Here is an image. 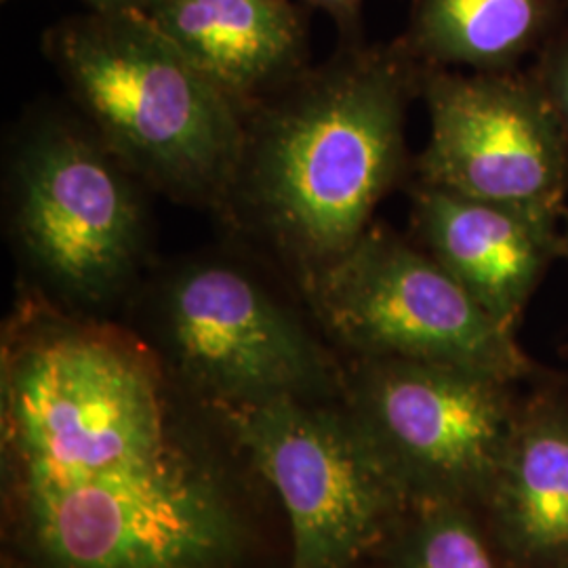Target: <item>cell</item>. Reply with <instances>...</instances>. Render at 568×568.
<instances>
[{"label": "cell", "instance_id": "cell-1", "mask_svg": "<svg viewBox=\"0 0 568 568\" xmlns=\"http://www.w3.org/2000/svg\"><path fill=\"white\" fill-rule=\"evenodd\" d=\"M9 499L41 568H227L241 520L140 345L44 316L2 354Z\"/></svg>", "mask_w": 568, "mask_h": 568}, {"label": "cell", "instance_id": "cell-2", "mask_svg": "<svg viewBox=\"0 0 568 568\" xmlns=\"http://www.w3.org/2000/svg\"><path fill=\"white\" fill-rule=\"evenodd\" d=\"M413 53L345 49L246 126L236 187L305 276L361 241L405 166Z\"/></svg>", "mask_w": 568, "mask_h": 568}, {"label": "cell", "instance_id": "cell-3", "mask_svg": "<svg viewBox=\"0 0 568 568\" xmlns=\"http://www.w3.org/2000/svg\"><path fill=\"white\" fill-rule=\"evenodd\" d=\"M47 53L103 145L169 194L224 199L246 145L244 112L140 11H89Z\"/></svg>", "mask_w": 568, "mask_h": 568}, {"label": "cell", "instance_id": "cell-4", "mask_svg": "<svg viewBox=\"0 0 568 568\" xmlns=\"http://www.w3.org/2000/svg\"><path fill=\"white\" fill-rule=\"evenodd\" d=\"M305 288L326 331L361 358L466 366L508 384L530 371L514 328L429 251L387 230L368 227Z\"/></svg>", "mask_w": 568, "mask_h": 568}, {"label": "cell", "instance_id": "cell-5", "mask_svg": "<svg viewBox=\"0 0 568 568\" xmlns=\"http://www.w3.org/2000/svg\"><path fill=\"white\" fill-rule=\"evenodd\" d=\"M220 413L283 501L288 568L352 567L410 501L349 406L284 398Z\"/></svg>", "mask_w": 568, "mask_h": 568}, {"label": "cell", "instance_id": "cell-6", "mask_svg": "<svg viewBox=\"0 0 568 568\" xmlns=\"http://www.w3.org/2000/svg\"><path fill=\"white\" fill-rule=\"evenodd\" d=\"M508 386L466 366L361 358L345 394L410 501L467 506L485 504L518 424Z\"/></svg>", "mask_w": 568, "mask_h": 568}, {"label": "cell", "instance_id": "cell-7", "mask_svg": "<svg viewBox=\"0 0 568 568\" xmlns=\"http://www.w3.org/2000/svg\"><path fill=\"white\" fill-rule=\"evenodd\" d=\"M164 331L185 382L220 410L284 398L326 403L345 387L305 326L234 265L206 262L175 274Z\"/></svg>", "mask_w": 568, "mask_h": 568}, {"label": "cell", "instance_id": "cell-8", "mask_svg": "<svg viewBox=\"0 0 568 568\" xmlns=\"http://www.w3.org/2000/svg\"><path fill=\"white\" fill-rule=\"evenodd\" d=\"M422 91L429 116L424 185L560 217L568 138L539 84L506 72L434 68Z\"/></svg>", "mask_w": 568, "mask_h": 568}, {"label": "cell", "instance_id": "cell-9", "mask_svg": "<svg viewBox=\"0 0 568 568\" xmlns=\"http://www.w3.org/2000/svg\"><path fill=\"white\" fill-rule=\"evenodd\" d=\"M124 169L105 145L60 126L21 154V244L42 276L74 300H108L140 260L142 209Z\"/></svg>", "mask_w": 568, "mask_h": 568}, {"label": "cell", "instance_id": "cell-10", "mask_svg": "<svg viewBox=\"0 0 568 568\" xmlns=\"http://www.w3.org/2000/svg\"><path fill=\"white\" fill-rule=\"evenodd\" d=\"M413 211L427 251L499 323L514 328L562 244L558 217L424 183L415 190Z\"/></svg>", "mask_w": 568, "mask_h": 568}, {"label": "cell", "instance_id": "cell-11", "mask_svg": "<svg viewBox=\"0 0 568 568\" xmlns=\"http://www.w3.org/2000/svg\"><path fill=\"white\" fill-rule=\"evenodd\" d=\"M135 11L243 112L302 77L305 26L295 0H142Z\"/></svg>", "mask_w": 568, "mask_h": 568}, {"label": "cell", "instance_id": "cell-12", "mask_svg": "<svg viewBox=\"0 0 568 568\" xmlns=\"http://www.w3.org/2000/svg\"><path fill=\"white\" fill-rule=\"evenodd\" d=\"M485 506L511 560L551 568L567 562V410L544 403L520 413Z\"/></svg>", "mask_w": 568, "mask_h": 568}, {"label": "cell", "instance_id": "cell-13", "mask_svg": "<svg viewBox=\"0 0 568 568\" xmlns=\"http://www.w3.org/2000/svg\"><path fill=\"white\" fill-rule=\"evenodd\" d=\"M554 0H415L406 49L434 68L506 72L548 26Z\"/></svg>", "mask_w": 568, "mask_h": 568}, {"label": "cell", "instance_id": "cell-14", "mask_svg": "<svg viewBox=\"0 0 568 568\" xmlns=\"http://www.w3.org/2000/svg\"><path fill=\"white\" fill-rule=\"evenodd\" d=\"M394 568H499L487 537L464 504L419 501Z\"/></svg>", "mask_w": 568, "mask_h": 568}, {"label": "cell", "instance_id": "cell-15", "mask_svg": "<svg viewBox=\"0 0 568 568\" xmlns=\"http://www.w3.org/2000/svg\"><path fill=\"white\" fill-rule=\"evenodd\" d=\"M539 87L548 95L568 138V39L551 49L544 63V77Z\"/></svg>", "mask_w": 568, "mask_h": 568}, {"label": "cell", "instance_id": "cell-16", "mask_svg": "<svg viewBox=\"0 0 568 568\" xmlns=\"http://www.w3.org/2000/svg\"><path fill=\"white\" fill-rule=\"evenodd\" d=\"M295 2L302 7L323 11L328 18H333L345 34L356 32L361 21V9L365 4V0H295Z\"/></svg>", "mask_w": 568, "mask_h": 568}, {"label": "cell", "instance_id": "cell-17", "mask_svg": "<svg viewBox=\"0 0 568 568\" xmlns=\"http://www.w3.org/2000/svg\"><path fill=\"white\" fill-rule=\"evenodd\" d=\"M91 11H135L142 0H82Z\"/></svg>", "mask_w": 568, "mask_h": 568}, {"label": "cell", "instance_id": "cell-18", "mask_svg": "<svg viewBox=\"0 0 568 568\" xmlns=\"http://www.w3.org/2000/svg\"><path fill=\"white\" fill-rule=\"evenodd\" d=\"M562 244H565V251H567V255H568V230H567V236H565V241H562Z\"/></svg>", "mask_w": 568, "mask_h": 568}, {"label": "cell", "instance_id": "cell-19", "mask_svg": "<svg viewBox=\"0 0 568 568\" xmlns=\"http://www.w3.org/2000/svg\"><path fill=\"white\" fill-rule=\"evenodd\" d=\"M554 568H568V560H567V562H562V565H558V567H554Z\"/></svg>", "mask_w": 568, "mask_h": 568}]
</instances>
